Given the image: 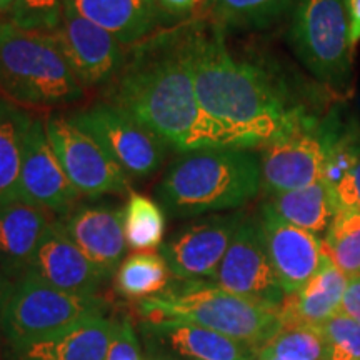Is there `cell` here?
<instances>
[{
  "instance_id": "1",
  "label": "cell",
  "mask_w": 360,
  "mask_h": 360,
  "mask_svg": "<svg viewBox=\"0 0 360 360\" xmlns=\"http://www.w3.org/2000/svg\"><path fill=\"white\" fill-rule=\"evenodd\" d=\"M109 102L179 152L242 148L197 101L187 52V24L132 45L110 82Z\"/></svg>"
},
{
  "instance_id": "2",
  "label": "cell",
  "mask_w": 360,
  "mask_h": 360,
  "mask_svg": "<svg viewBox=\"0 0 360 360\" xmlns=\"http://www.w3.org/2000/svg\"><path fill=\"white\" fill-rule=\"evenodd\" d=\"M214 22L187 24V52L197 101L214 122L242 148H252L294 132L300 117L254 65L238 62Z\"/></svg>"
},
{
  "instance_id": "3",
  "label": "cell",
  "mask_w": 360,
  "mask_h": 360,
  "mask_svg": "<svg viewBox=\"0 0 360 360\" xmlns=\"http://www.w3.org/2000/svg\"><path fill=\"white\" fill-rule=\"evenodd\" d=\"M260 187V160L250 148H199L170 162L155 197L170 217L192 219L238 209Z\"/></svg>"
},
{
  "instance_id": "4",
  "label": "cell",
  "mask_w": 360,
  "mask_h": 360,
  "mask_svg": "<svg viewBox=\"0 0 360 360\" xmlns=\"http://www.w3.org/2000/svg\"><path fill=\"white\" fill-rule=\"evenodd\" d=\"M143 321H180L219 332L254 350L283 327L277 309L231 294L210 281H182L162 294L139 300Z\"/></svg>"
},
{
  "instance_id": "5",
  "label": "cell",
  "mask_w": 360,
  "mask_h": 360,
  "mask_svg": "<svg viewBox=\"0 0 360 360\" xmlns=\"http://www.w3.org/2000/svg\"><path fill=\"white\" fill-rule=\"evenodd\" d=\"M0 90L13 103L60 107L84 97V85L52 34L0 22Z\"/></svg>"
},
{
  "instance_id": "6",
  "label": "cell",
  "mask_w": 360,
  "mask_h": 360,
  "mask_svg": "<svg viewBox=\"0 0 360 360\" xmlns=\"http://www.w3.org/2000/svg\"><path fill=\"white\" fill-rule=\"evenodd\" d=\"M107 304L97 295H75L49 285L32 274L15 278L2 315V334L11 347L37 342L105 315Z\"/></svg>"
},
{
  "instance_id": "7",
  "label": "cell",
  "mask_w": 360,
  "mask_h": 360,
  "mask_svg": "<svg viewBox=\"0 0 360 360\" xmlns=\"http://www.w3.org/2000/svg\"><path fill=\"white\" fill-rule=\"evenodd\" d=\"M290 42L321 82L344 89L352 75V47L344 0H295Z\"/></svg>"
},
{
  "instance_id": "8",
  "label": "cell",
  "mask_w": 360,
  "mask_h": 360,
  "mask_svg": "<svg viewBox=\"0 0 360 360\" xmlns=\"http://www.w3.org/2000/svg\"><path fill=\"white\" fill-rule=\"evenodd\" d=\"M70 120L92 135L127 175L150 177L162 167L169 143L110 102L75 110Z\"/></svg>"
},
{
  "instance_id": "9",
  "label": "cell",
  "mask_w": 360,
  "mask_h": 360,
  "mask_svg": "<svg viewBox=\"0 0 360 360\" xmlns=\"http://www.w3.org/2000/svg\"><path fill=\"white\" fill-rule=\"evenodd\" d=\"M44 124L62 169L80 195L98 199L107 193L127 191V174L70 117H47Z\"/></svg>"
},
{
  "instance_id": "10",
  "label": "cell",
  "mask_w": 360,
  "mask_h": 360,
  "mask_svg": "<svg viewBox=\"0 0 360 360\" xmlns=\"http://www.w3.org/2000/svg\"><path fill=\"white\" fill-rule=\"evenodd\" d=\"M212 282L231 294L281 309L285 292L270 264L259 219L244 215Z\"/></svg>"
},
{
  "instance_id": "11",
  "label": "cell",
  "mask_w": 360,
  "mask_h": 360,
  "mask_svg": "<svg viewBox=\"0 0 360 360\" xmlns=\"http://www.w3.org/2000/svg\"><path fill=\"white\" fill-rule=\"evenodd\" d=\"M244 214H210L187 224L160 247L179 281H214Z\"/></svg>"
},
{
  "instance_id": "12",
  "label": "cell",
  "mask_w": 360,
  "mask_h": 360,
  "mask_svg": "<svg viewBox=\"0 0 360 360\" xmlns=\"http://www.w3.org/2000/svg\"><path fill=\"white\" fill-rule=\"evenodd\" d=\"M52 35L84 89L110 84L127 58L125 45L119 39L74 12L64 11L60 25Z\"/></svg>"
},
{
  "instance_id": "13",
  "label": "cell",
  "mask_w": 360,
  "mask_h": 360,
  "mask_svg": "<svg viewBox=\"0 0 360 360\" xmlns=\"http://www.w3.org/2000/svg\"><path fill=\"white\" fill-rule=\"evenodd\" d=\"M79 197L53 152L44 120L32 117L22 155L20 200L45 212L65 215L77 205Z\"/></svg>"
},
{
  "instance_id": "14",
  "label": "cell",
  "mask_w": 360,
  "mask_h": 360,
  "mask_svg": "<svg viewBox=\"0 0 360 360\" xmlns=\"http://www.w3.org/2000/svg\"><path fill=\"white\" fill-rule=\"evenodd\" d=\"M260 160L262 187L270 193L297 191L321 182L326 175L327 141L299 127L265 143Z\"/></svg>"
},
{
  "instance_id": "15",
  "label": "cell",
  "mask_w": 360,
  "mask_h": 360,
  "mask_svg": "<svg viewBox=\"0 0 360 360\" xmlns=\"http://www.w3.org/2000/svg\"><path fill=\"white\" fill-rule=\"evenodd\" d=\"M58 222L70 240L107 277L115 276L127 252L124 209L109 202L77 204Z\"/></svg>"
},
{
  "instance_id": "16",
  "label": "cell",
  "mask_w": 360,
  "mask_h": 360,
  "mask_svg": "<svg viewBox=\"0 0 360 360\" xmlns=\"http://www.w3.org/2000/svg\"><path fill=\"white\" fill-rule=\"evenodd\" d=\"M260 231L270 264L285 295L294 294L307 283L323 262L322 238L283 222L260 207Z\"/></svg>"
},
{
  "instance_id": "17",
  "label": "cell",
  "mask_w": 360,
  "mask_h": 360,
  "mask_svg": "<svg viewBox=\"0 0 360 360\" xmlns=\"http://www.w3.org/2000/svg\"><path fill=\"white\" fill-rule=\"evenodd\" d=\"M25 274L75 295H97L110 278L70 240L58 220L49 225Z\"/></svg>"
},
{
  "instance_id": "18",
  "label": "cell",
  "mask_w": 360,
  "mask_h": 360,
  "mask_svg": "<svg viewBox=\"0 0 360 360\" xmlns=\"http://www.w3.org/2000/svg\"><path fill=\"white\" fill-rule=\"evenodd\" d=\"M143 339L150 355L170 360H250L254 350L209 328L180 321H143Z\"/></svg>"
},
{
  "instance_id": "19",
  "label": "cell",
  "mask_w": 360,
  "mask_h": 360,
  "mask_svg": "<svg viewBox=\"0 0 360 360\" xmlns=\"http://www.w3.org/2000/svg\"><path fill=\"white\" fill-rule=\"evenodd\" d=\"M115 319L97 315L47 339L11 347V360H105Z\"/></svg>"
},
{
  "instance_id": "20",
  "label": "cell",
  "mask_w": 360,
  "mask_h": 360,
  "mask_svg": "<svg viewBox=\"0 0 360 360\" xmlns=\"http://www.w3.org/2000/svg\"><path fill=\"white\" fill-rule=\"evenodd\" d=\"M47 212L25 202L0 207V274L8 281L24 276L47 232Z\"/></svg>"
},
{
  "instance_id": "21",
  "label": "cell",
  "mask_w": 360,
  "mask_h": 360,
  "mask_svg": "<svg viewBox=\"0 0 360 360\" xmlns=\"http://www.w3.org/2000/svg\"><path fill=\"white\" fill-rule=\"evenodd\" d=\"M347 283L349 277L323 257L321 269L302 289L285 295V300L278 309L283 327H322L328 319L340 312L342 297Z\"/></svg>"
},
{
  "instance_id": "22",
  "label": "cell",
  "mask_w": 360,
  "mask_h": 360,
  "mask_svg": "<svg viewBox=\"0 0 360 360\" xmlns=\"http://www.w3.org/2000/svg\"><path fill=\"white\" fill-rule=\"evenodd\" d=\"M64 11L97 24L124 45L150 37L160 24L155 0H62Z\"/></svg>"
},
{
  "instance_id": "23",
  "label": "cell",
  "mask_w": 360,
  "mask_h": 360,
  "mask_svg": "<svg viewBox=\"0 0 360 360\" xmlns=\"http://www.w3.org/2000/svg\"><path fill=\"white\" fill-rule=\"evenodd\" d=\"M262 207L283 222L315 236L327 232L339 210L334 192L323 180L297 191L270 193Z\"/></svg>"
},
{
  "instance_id": "24",
  "label": "cell",
  "mask_w": 360,
  "mask_h": 360,
  "mask_svg": "<svg viewBox=\"0 0 360 360\" xmlns=\"http://www.w3.org/2000/svg\"><path fill=\"white\" fill-rule=\"evenodd\" d=\"M30 117L0 96V207L20 200V167Z\"/></svg>"
},
{
  "instance_id": "25",
  "label": "cell",
  "mask_w": 360,
  "mask_h": 360,
  "mask_svg": "<svg viewBox=\"0 0 360 360\" xmlns=\"http://www.w3.org/2000/svg\"><path fill=\"white\" fill-rule=\"evenodd\" d=\"M170 270L160 254L135 252L115 272V289L129 299H150L170 287Z\"/></svg>"
},
{
  "instance_id": "26",
  "label": "cell",
  "mask_w": 360,
  "mask_h": 360,
  "mask_svg": "<svg viewBox=\"0 0 360 360\" xmlns=\"http://www.w3.org/2000/svg\"><path fill=\"white\" fill-rule=\"evenodd\" d=\"M295 0H212L209 20L222 30L267 29L294 8Z\"/></svg>"
},
{
  "instance_id": "27",
  "label": "cell",
  "mask_w": 360,
  "mask_h": 360,
  "mask_svg": "<svg viewBox=\"0 0 360 360\" xmlns=\"http://www.w3.org/2000/svg\"><path fill=\"white\" fill-rule=\"evenodd\" d=\"M127 247L135 252H150L162 247L165 236V210L159 202L139 192H130L124 209Z\"/></svg>"
},
{
  "instance_id": "28",
  "label": "cell",
  "mask_w": 360,
  "mask_h": 360,
  "mask_svg": "<svg viewBox=\"0 0 360 360\" xmlns=\"http://www.w3.org/2000/svg\"><path fill=\"white\" fill-rule=\"evenodd\" d=\"M323 255L349 278L360 276V212L337 210L322 238Z\"/></svg>"
},
{
  "instance_id": "29",
  "label": "cell",
  "mask_w": 360,
  "mask_h": 360,
  "mask_svg": "<svg viewBox=\"0 0 360 360\" xmlns=\"http://www.w3.org/2000/svg\"><path fill=\"white\" fill-rule=\"evenodd\" d=\"M255 359L328 360V345L321 327H282L255 352Z\"/></svg>"
},
{
  "instance_id": "30",
  "label": "cell",
  "mask_w": 360,
  "mask_h": 360,
  "mask_svg": "<svg viewBox=\"0 0 360 360\" xmlns=\"http://www.w3.org/2000/svg\"><path fill=\"white\" fill-rule=\"evenodd\" d=\"M62 17V0H15L8 22L29 32L52 34L60 25Z\"/></svg>"
},
{
  "instance_id": "31",
  "label": "cell",
  "mask_w": 360,
  "mask_h": 360,
  "mask_svg": "<svg viewBox=\"0 0 360 360\" xmlns=\"http://www.w3.org/2000/svg\"><path fill=\"white\" fill-rule=\"evenodd\" d=\"M328 345V360H360V323L335 314L321 327Z\"/></svg>"
},
{
  "instance_id": "32",
  "label": "cell",
  "mask_w": 360,
  "mask_h": 360,
  "mask_svg": "<svg viewBox=\"0 0 360 360\" xmlns=\"http://www.w3.org/2000/svg\"><path fill=\"white\" fill-rule=\"evenodd\" d=\"M212 0H155L160 22L195 20V17L209 15Z\"/></svg>"
},
{
  "instance_id": "33",
  "label": "cell",
  "mask_w": 360,
  "mask_h": 360,
  "mask_svg": "<svg viewBox=\"0 0 360 360\" xmlns=\"http://www.w3.org/2000/svg\"><path fill=\"white\" fill-rule=\"evenodd\" d=\"M339 210L360 212V152L350 169L330 187Z\"/></svg>"
},
{
  "instance_id": "34",
  "label": "cell",
  "mask_w": 360,
  "mask_h": 360,
  "mask_svg": "<svg viewBox=\"0 0 360 360\" xmlns=\"http://www.w3.org/2000/svg\"><path fill=\"white\" fill-rule=\"evenodd\" d=\"M105 360H142L139 337L129 319L117 321L115 334Z\"/></svg>"
},
{
  "instance_id": "35",
  "label": "cell",
  "mask_w": 360,
  "mask_h": 360,
  "mask_svg": "<svg viewBox=\"0 0 360 360\" xmlns=\"http://www.w3.org/2000/svg\"><path fill=\"white\" fill-rule=\"evenodd\" d=\"M340 312L360 323V276L349 278L347 289L342 297Z\"/></svg>"
},
{
  "instance_id": "36",
  "label": "cell",
  "mask_w": 360,
  "mask_h": 360,
  "mask_svg": "<svg viewBox=\"0 0 360 360\" xmlns=\"http://www.w3.org/2000/svg\"><path fill=\"white\" fill-rule=\"evenodd\" d=\"M349 22V40L352 51L360 42V0H344Z\"/></svg>"
},
{
  "instance_id": "37",
  "label": "cell",
  "mask_w": 360,
  "mask_h": 360,
  "mask_svg": "<svg viewBox=\"0 0 360 360\" xmlns=\"http://www.w3.org/2000/svg\"><path fill=\"white\" fill-rule=\"evenodd\" d=\"M12 281H8L7 277H4L0 274V332H2V315H4V305H6V299L8 294V289H11Z\"/></svg>"
},
{
  "instance_id": "38",
  "label": "cell",
  "mask_w": 360,
  "mask_h": 360,
  "mask_svg": "<svg viewBox=\"0 0 360 360\" xmlns=\"http://www.w3.org/2000/svg\"><path fill=\"white\" fill-rule=\"evenodd\" d=\"M13 4H15V0H0V17L4 15L11 17Z\"/></svg>"
},
{
  "instance_id": "39",
  "label": "cell",
  "mask_w": 360,
  "mask_h": 360,
  "mask_svg": "<svg viewBox=\"0 0 360 360\" xmlns=\"http://www.w3.org/2000/svg\"><path fill=\"white\" fill-rule=\"evenodd\" d=\"M146 360H170V359H165V357H160V355H147Z\"/></svg>"
},
{
  "instance_id": "40",
  "label": "cell",
  "mask_w": 360,
  "mask_h": 360,
  "mask_svg": "<svg viewBox=\"0 0 360 360\" xmlns=\"http://www.w3.org/2000/svg\"><path fill=\"white\" fill-rule=\"evenodd\" d=\"M255 360H277V359H255Z\"/></svg>"
},
{
  "instance_id": "41",
  "label": "cell",
  "mask_w": 360,
  "mask_h": 360,
  "mask_svg": "<svg viewBox=\"0 0 360 360\" xmlns=\"http://www.w3.org/2000/svg\"><path fill=\"white\" fill-rule=\"evenodd\" d=\"M250 360H255V359H250Z\"/></svg>"
}]
</instances>
